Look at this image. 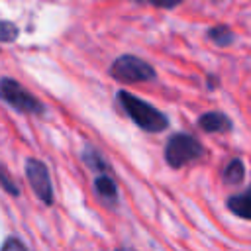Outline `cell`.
Wrapping results in <instances>:
<instances>
[{
	"instance_id": "cell-12",
	"label": "cell",
	"mask_w": 251,
	"mask_h": 251,
	"mask_svg": "<svg viewBox=\"0 0 251 251\" xmlns=\"http://www.w3.org/2000/svg\"><path fill=\"white\" fill-rule=\"evenodd\" d=\"M18 33H20V29H18V25L14 22H10V20H2L0 22V41L2 43L16 41L18 39Z\"/></svg>"
},
{
	"instance_id": "cell-10",
	"label": "cell",
	"mask_w": 251,
	"mask_h": 251,
	"mask_svg": "<svg viewBox=\"0 0 251 251\" xmlns=\"http://www.w3.org/2000/svg\"><path fill=\"white\" fill-rule=\"evenodd\" d=\"M243 176H245V165H243V161H241L239 157L229 159L227 165H226L224 171H222V180H224V184L235 186V184H239V182L243 180Z\"/></svg>"
},
{
	"instance_id": "cell-5",
	"label": "cell",
	"mask_w": 251,
	"mask_h": 251,
	"mask_svg": "<svg viewBox=\"0 0 251 251\" xmlns=\"http://www.w3.org/2000/svg\"><path fill=\"white\" fill-rule=\"evenodd\" d=\"M24 169H25V176H27V182L33 194L45 206H51L55 196H53V184H51V175H49L47 165L35 157H27Z\"/></svg>"
},
{
	"instance_id": "cell-2",
	"label": "cell",
	"mask_w": 251,
	"mask_h": 251,
	"mask_svg": "<svg viewBox=\"0 0 251 251\" xmlns=\"http://www.w3.org/2000/svg\"><path fill=\"white\" fill-rule=\"evenodd\" d=\"M204 155L202 143L186 131L173 133L165 143V161L173 169H182L184 165L200 159Z\"/></svg>"
},
{
	"instance_id": "cell-16",
	"label": "cell",
	"mask_w": 251,
	"mask_h": 251,
	"mask_svg": "<svg viewBox=\"0 0 251 251\" xmlns=\"http://www.w3.org/2000/svg\"><path fill=\"white\" fill-rule=\"evenodd\" d=\"M116 251H135V249L133 247H118Z\"/></svg>"
},
{
	"instance_id": "cell-4",
	"label": "cell",
	"mask_w": 251,
	"mask_h": 251,
	"mask_svg": "<svg viewBox=\"0 0 251 251\" xmlns=\"http://www.w3.org/2000/svg\"><path fill=\"white\" fill-rule=\"evenodd\" d=\"M0 96L10 108H14L18 112H24V114H43L45 112V104L10 76H4L0 80Z\"/></svg>"
},
{
	"instance_id": "cell-1",
	"label": "cell",
	"mask_w": 251,
	"mask_h": 251,
	"mask_svg": "<svg viewBox=\"0 0 251 251\" xmlns=\"http://www.w3.org/2000/svg\"><path fill=\"white\" fill-rule=\"evenodd\" d=\"M116 100H118L120 108L124 110V114L139 129H143L147 133H159L169 127V116L163 114L161 110H157L153 104L137 98L135 94H131L127 90H118Z\"/></svg>"
},
{
	"instance_id": "cell-8",
	"label": "cell",
	"mask_w": 251,
	"mask_h": 251,
	"mask_svg": "<svg viewBox=\"0 0 251 251\" xmlns=\"http://www.w3.org/2000/svg\"><path fill=\"white\" fill-rule=\"evenodd\" d=\"M80 159H82V163L92 173H96V176L98 175H112V167L106 163V159L102 157V153L96 147H92L90 143H84V147L80 151Z\"/></svg>"
},
{
	"instance_id": "cell-7",
	"label": "cell",
	"mask_w": 251,
	"mask_h": 251,
	"mask_svg": "<svg viewBox=\"0 0 251 251\" xmlns=\"http://www.w3.org/2000/svg\"><path fill=\"white\" fill-rule=\"evenodd\" d=\"M196 124L206 133H227V131L233 129V124H231L229 116L224 114V112H220V110L204 112L202 116H198V122Z\"/></svg>"
},
{
	"instance_id": "cell-11",
	"label": "cell",
	"mask_w": 251,
	"mask_h": 251,
	"mask_svg": "<svg viewBox=\"0 0 251 251\" xmlns=\"http://www.w3.org/2000/svg\"><path fill=\"white\" fill-rule=\"evenodd\" d=\"M206 35H208V39H210L212 43H216V45H220V47H227V45H231L233 39H235L231 27L226 25V24H218V25L208 27Z\"/></svg>"
},
{
	"instance_id": "cell-9",
	"label": "cell",
	"mask_w": 251,
	"mask_h": 251,
	"mask_svg": "<svg viewBox=\"0 0 251 251\" xmlns=\"http://www.w3.org/2000/svg\"><path fill=\"white\" fill-rule=\"evenodd\" d=\"M226 206H227V210L231 214H235V216H239L243 220H251V184L243 192L227 196Z\"/></svg>"
},
{
	"instance_id": "cell-14",
	"label": "cell",
	"mask_w": 251,
	"mask_h": 251,
	"mask_svg": "<svg viewBox=\"0 0 251 251\" xmlns=\"http://www.w3.org/2000/svg\"><path fill=\"white\" fill-rule=\"evenodd\" d=\"M0 180H2V188H4L8 194H12V196H20V188H18V184L10 178V175H8V171H6V167H2Z\"/></svg>"
},
{
	"instance_id": "cell-6",
	"label": "cell",
	"mask_w": 251,
	"mask_h": 251,
	"mask_svg": "<svg viewBox=\"0 0 251 251\" xmlns=\"http://www.w3.org/2000/svg\"><path fill=\"white\" fill-rule=\"evenodd\" d=\"M92 192L98 198V202L104 204L106 208H116L118 206V200H120L118 184H116L112 175H98V176H94Z\"/></svg>"
},
{
	"instance_id": "cell-13",
	"label": "cell",
	"mask_w": 251,
	"mask_h": 251,
	"mask_svg": "<svg viewBox=\"0 0 251 251\" xmlns=\"http://www.w3.org/2000/svg\"><path fill=\"white\" fill-rule=\"evenodd\" d=\"M2 251H29V249H27V245H25L20 237L8 235V237L4 239V243H2Z\"/></svg>"
},
{
	"instance_id": "cell-15",
	"label": "cell",
	"mask_w": 251,
	"mask_h": 251,
	"mask_svg": "<svg viewBox=\"0 0 251 251\" xmlns=\"http://www.w3.org/2000/svg\"><path fill=\"white\" fill-rule=\"evenodd\" d=\"M214 78H216V76H212V75L208 76V88H214V86H216V80H214Z\"/></svg>"
},
{
	"instance_id": "cell-3",
	"label": "cell",
	"mask_w": 251,
	"mask_h": 251,
	"mask_svg": "<svg viewBox=\"0 0 251 251\" xmlns=\"http://www.w3.org/2000/svg\"><path fill=\"white\" fill-rule=\"evenodd\" d=\"M110 76L118 82H126V84H133V82H145V80H153L157 76V71L143 59L135 57V55H120L118 59H114V63L108 69Z\"/></svg>"
}]
</instances>
